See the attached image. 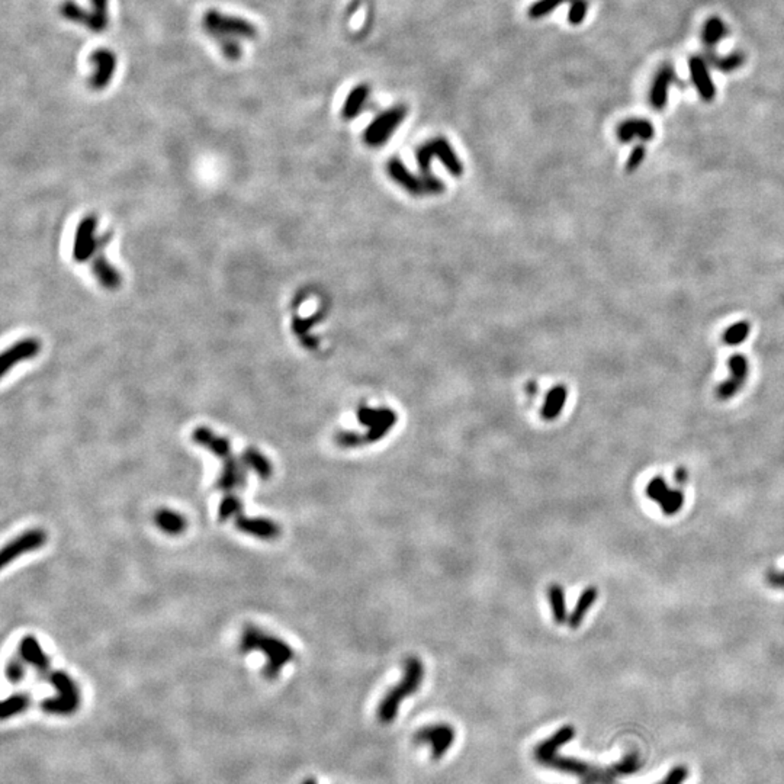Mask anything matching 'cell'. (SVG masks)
Returning <instances> with one entry per match:
<instances>
[{"label":"cell","mask_w":784,"mask_h":784,"mask_svg":"<svg viewBox=\"0 0 784 784\" xmlns=\"http://www.w3.org/2000/svg\"><path fill=\"white\" fill-rule=\"evenodd\" d=\"M155 525L168 536H179L186 530V519L176 510L172 509H159L155 513Z\"/></svg>","instance_id":"7402d4cb"},{"label":"cell","mask_w":784,"mask_h":784,"mask_svg":"<svg viewBox=\"0 0 784 784\" xmlns=\"http://www.w3.org/2000/svg\"><path fill=\"white\" fill-rule=\"evenodd\" d=\"M367 96H369V87L366 85H359L355 89H351L343 105V111H342L343 118L345 119L356 118V115L363 107Z\"/></svg>","instance_id":"4316f807"},{"label":"cell","mask_w":784,"mask_h":784,"mask_svg":"<svg viewBox=\"0 0 784 784\" xmlns=\"http://www.w3.org/2000/svg\"><path fill=\"white\" fill-rule=\"evenodd\" d=\"M744 387L745 385H742V383H738V382L732 381L731 378H728L724 382H720L717 385L716 397H717V399H720V401H728V399L736 397L738 392H740Z\"/></svg>","instance_id":"b9f144b4"},{"label":"cell","mask_w":784,"mask_h":784,"mask_svg":"<svg viewBox=\"0 0 784 784\" xmlns=\"http://www.w3.org/2000/svg\"><path fill=\"white\" fill-rule=\"evenodd\" d=\"M301 784H318V783H317V780H315V778H313V777H308V778H305V780H304V781H302Z\"/></svg>","instance_id":"f907efd6"},{"label":"cell","mask_w":784,"mask_h":784,"mask_svg":"<svg viewBox=\"0 0 784 784\" xmlns=\"http://www.w3.org/2000/svg\"><path fill=\"white\" fill-rule=\"evenodd\" d=\"M240 650L241 652L260 651L266 656L268 663L263 668V675L268 680H275L289 661L294 659V650L286 642L254 626L244 627L240 638Z\"/></svg>","instance_id":"7a4b0ae2"},{"label":"cell","mask_w":784,"mask_h":784,"mask_svg":"<svg viewBox=\"0 0 784 784\" xmlns=\"http://www.w3.org/2000/svg\"><path fill=\"white\" fill-rule=\"evenodd\" d=\"M768 582L774 587L784 589V573H770L768 574Z\"/></svg>","instance_id":"c3c4849f"},{"label":"cell","mask_w":784,"mask_h":784,"mask_svg":"<svg viewBox=\"0 0 784 784\" xmlns=\"http://www.w3.org/2000/svg\"><path fill=\"white\" fill-rule=\"evenodd\" d=\"M388 172H390L391 177H392L397 183L401 184V186H403L407 192H410V193H412V195H424V193H427V192H426V188H424L423 179L414 176V175L408 171V168L401 163V160H398V159L390 160V163H388Z\"/></svg>","instance_id":"ffe728a7"},{"label":"cell","mask_w":784,"mask_h":784,"mask_svg":"<svg viewBox=\"0 0 784 784\" xmlns=\"http://www.w3.org/2000/svg\"><path fill=\"white\" fill-rule=\"evenodd\" d=\"M728 367H729V378L738 383L745 385L749 375V362L747 356L741 355V353H735V355H732L728 359Z\"/></svg>","instance_id":"d6a6232c"},{"label":"cell","mask_w":784,"mask_h":784,"mask_svg":"<svg viewBox=\"0 0 784 784\" xmlns=\"http://www.w3.org/2000/svg\"><path fill=\"white\" fill-rule=\"evenodd\" d=\"M424 680V667L423 663L416 658L410 656L404 663V677L395 687H392L388 693L383 696L378 706V719L383 725H391L397 719L399 706L401 703L417 693Z\"/></svg>","instance_id":"3957f363"},{"label":"cell","mask_w":784,"mask_h":784,"mask_svg":"<svg viewBox=\"0 0 784 784\" xmlns=\"http://www.w3.org/2000/svg\"><path fill=\"white\" fill-rule=\"evenodd\" d=\"M29 703H31V697L26 693L12 695L2 703V713H0V717L6 720L12 716H17L28 709Z\"/></svg>","instance_id":"4dcf8cb0"},{"label":"cell","mask_w":784,"mask_h":784,"mask_svg":"<svg viewBox=\"0 0 784 784\" xmlns=\"http://www.w3.org/2000/svg\"><path fill=\"white\" fill-rule=\"evenodd\" d=\"M209 37H212L215 41H217L221 45V50L228 60L237 61V60L241 58L243 50H241L240 42L237 41L236 37H229V35H224V34H211Z\"/></svg>","instance_id":"8d00e7d4"},{"label":"cell","mask_w":784,"mask_h":784,"mask_svg":"<svg viewBox=\"0 0 784 784\" xmlns=\"http://www.w3.org/2000/svg\"><path fill=\"white\" fill-rule=\"evenodd\" d=\"M47 539L49 536L42 529H31L26 530L25 533H21L18 537H15L12 542H9L3 548L2 555H0L2 568L8 566L10 562L18 559L21 555H25V553L41 549L45 545V542H47Z\"/></svg>","instance_id":"9c48e42d"},{"label":"cell","mask_w":784,"mask_h":784,"mask_svg":"<svg viewBox=\"0 0 784 784\" xmlns=\"http://www.w3.org/2000/svg\"><path fill=\"white\" fill-rule=\"evenodd\" d=\"M245 481H247V468L244 467L241 459L229 456L224 460V467L215 487L228 494L243 488L245 485Z\"/></svg>","instance_id":"5bb4252c"},{"label":"cell","mask_w":784,"mask_h":784,"mask_svg":"<svg viewBox=\"0 0 784 784\" xmlns=\"http://www.w3.org/2000/svg\"><path fill=\"white\" fill-rule=\"evenodd\" d=\"M90 61L92 64H95L96 67V71L92 74V78L89 80L90 87L95 90H102L107 87V85L111 83L114 78L116 69L115 54L110 50H96L90 55Z\"/></svg>","instance_id":"4fadbf2b"},{"label":"cell","mask_w":784,"mask_h":784,"mask_svg":"<svg viewBox=\"0 0 784 784\" xmlns=\"http://www.w3.org/2000/svg\"><path fill=\"white\" fill-rule=\"evenodd\" d=\"M688 69H690L691 82H693L699 96L704 102H712L716 96V86L712 80V76L709 67H707L706 60L699 55H693L688 60Z\"/></svg>","instance_id":"9a60e30c"},{"label":"cell","mask_w":784,"mask_h":784,"mask_svg":"<svg viewBox=\"0 0 784 784\" xmlns=\"http://www.w3.org/2000/svg\"><path fill=\"white\" fill-rule=\"evenodd\" d=\"M675 80V71L670 64L661 67L650 90V103L656 111H663L668 101V90Z\"/></svg>","instance_id":"d6986e66"},{"label":"cell","mask_w":784,"mask_h":784,"mask_svg":"<svg viewBox=\"0 0 784 784\" xmlns=\"http://www.w3.org/2000/svg\"><path fill=\"white\" fill-rule=\"evenodd\" d=\"M655 135V128L652 122L643 118H630L623 121L618 127V138L620 143L627 144L634 140L651 141Z\"/></svg>","instance_id":"ac0fdd59"},{"label":"cell","mask_w":784,"mask_h":784,"mask_svg":"<svg viewBox=\"0 0 784 784\" xmlns=\"http://www.w3.org/2000/svg\"><path fill=\"white\" fill-rule=\"evenodd\" d=\"M60 13H61V17L66 18L70 22L85 25V26L90 28L92 13L85 10L83 8H80L78 3L73 2V0H66V2L61 3Z\"/></svg>","instance_id":"f546056e"},{"label":"cell","mask_w":784,"mask_h":784,"mask_svg":"<svg viewBox=\"0 0 784 784\" xmlns=\"http://www.w3.org/2000/svg\"><path fill=\"white\" fill-rule=\"evenodd\" d=\"M683 504H684V494L681 493V491L670 489V493L667 494V497L663 501H661L659 507L665 516H674L681 510Z\"/></svg>","instance_id":"f35d334b"},{"label":"cell","mask_w":784,"mask_h":784,"mask_svg":"<svg viewBox=\"0 0 784 784\" xmlns=\"http://www.w3.org/2000/svg\"><path fill=\"white\" fill-rule=\"evenodd\" d=\"M707 60L711 61V63L720 71L724 73H731L735 71L740 67L744 66L745 63V57L740 53H732L729 55H724V57H717V55H707Z\"/></svg>","instance_id":"d590c367"},{"label":"cell","mask_w":784,"mask_h":784,"mask_svg":"<svg viewBox=\"0 0 784 784\" xmlns=\"http://www.w3.org/2000/svg\"><path fill=\"white\" fill-rule=\"evenodd\" d=\"M668 493L670 488L667 487L665 481L661 478V476H655V478L651 480L650 484L647 485V496L658 504H661V501L667 497Z\"/></svg>","instance_id":"60d3db41"},{"label":"cell","mask_w":784,"mask_h":784,"mask_svg":"<svg viewBox=\"0 0 784 784\" xmlns=\"http://www.w3.org/2000/svg\"><path fill=\"white\" fill-rule=\"evenodd\" d=\"M675 481H677L680 485L686 484L687 481V471L684 468H679L675 471Z\"/></svg>","instance_id":"681fc988"},{"label":"cell","mask_w":784,"mask_h":784,"mask_svg":"<svg viewBox=\"0 0 784 784\" xmlns=\"http://www.w3.org/2000/svg\"><path fill=\"white\" fill-rule=\"evenodd\" d=\"M204 28L208 35L224 34L245 40H256L259 35V29L250 21L225 15L217 9L207 10L204 15Z\"/></svg>","instance_id":"5b68a950"},{"label":"cell","mask_w":784,"mask_h":784,"mask_svg":"<svg viewBox=\"0 0 784 784\" xmlns=\"http://www.w3.org/2000/svg\"><path fill=\"white\" fill-rule=\"evenodd\" d=\"M566 397H568V390L564 385L552 388L545 398V403L542 407V419L546 421L557 420L565 407Z\"/></svg>","instance_id":"cb8c5ba5"},{"label":"cell","mask_w":784,"mask_h":784,"mask_svg":"<svg viewBox=\"0 0 784 784\" xmlns=\"http://www.w3.org/2000/svg\"><path fill=\"white\" fill-rule=\"evenodd\" d=\"M726 35V26L720 18H711L707 19L703 28V33H702V38L706 47H715L716 44H719L722 40L725 38Z\"/></svg>","instance_id":"f1b7e54d"},{"label":"cell","mask_w":784,"mask_h":784,"mask_svg":"<svg viewBox=\"0 0 784 784\" xmlns=\"http://www.w3.org/2000/svg\"><path fill=\"white\" fill-rule=\"evenodd\" d=\"M40 351H41V343L38 339H35V337H26V339L13 343L8 349H5L2 356H0V375L5 376L12 367L29 359L37 358L40 355Z\"/></svg>","instance_id":"30bf717a"},{"label":"cell","mask_w":784,"mask_h":784,"mask_svg":"<svg viewBox=\"0 0 784 784\" xmlns=\"http://www.w3.org/2000/svg\"><path fill=\"white\" fill-rule=\"evenodd\" d=\"M192 440L195 444L201 446V448L207 449L208 452H211L212 455L220 459L225 460L229 456H233L232 443H229V440L224 436L214 433L208 427L204 426L196 427L192 432Z\"/></svg>","instance_id":"2e32d148"},{"label":"cell","mask_w":784,"mask_h":784,"mask_svg":"<svg viewBox=\"0 0 784 784\" xmlns=\"http://www.w3.org/2000/svg\"><path fill=\"white\" fill-rule=\"evenodd\" d=\"M336 443L342 448H358L366 444V437L355 432H339L336 435Z\"/></svg>","instance_id":"ee69618b"},{"label":"cell","mask_w":784,"mask_h":784,"mask_svg":"<svg viewBox=\"0 0 784 784\" xmlns=\"http://www.w3.org/2000/svg\"><path fill=\"white\" fill-rule=\"evenodd\" d=\"M397 421L398 416L395 411H392L391 408H382L381 417L375 421L374 426L369 427L367 433L365 435L366 443H375L385 437L390 433V430L397 424Z\"/></svg>","instance_id":"484cf974"},{"label":"cell","mask_w":784,"mask_h":784,"mask_svg":"<svg viewBox=\"0 0 784 784\" xmlns=\"http://www.w3.org/2000/svg\"><path fill=\"white\" fill-rule=\"evenodd\" d=\"M428 143L435 153V157H437L443 163V166L448 168L451 175L458 177L464 173L462 163H460L455 150L452 148V146L448 143L446 138H435L433 141Z\"/></svg>","instance_id":"44dd1931"},{"label":"cell","mask_w":784,"mask_h":784,"mask_svg":"<svg viewBox=\"0 0 784 784\" xmlns=\"http://www.w3.org/2000/svg\"><path fill=\"white\" fill-rule=\"evenodd\" d=\"M19 656L25 661V664L28 667H33L40 675H45V677H47L50 674V667H51L50 658L44 652L37 638L29 635L22 638L19 643Z\"/></svg>","instance_id":"e0dca14e"},{"label":"cell","mask_w":784,"mask_h":784,"mask_svg":"<svg viewBox=\"0 0 784 784\" xmlns=\"http://www.w3.org/2000/svg\"><path fill=\"white\" fill-rule=\"evenodd\" d=\"M553 620L558 625L568 622V611L565 604V590L559 584H552L548 590Z\"/></svg>","instance_id":"83f0119b"},{"label":"cell","mask_w":784,"mask_h":784,"mask_svg":"<svg viewBox=\"0 0 784 784\" xmlns=\"http://www.w3.org/2000/svg\"><path fill=\"white\" fill-rule=\"evenodd\" d=\"M241 462L244 467L253 471L261 480H269L273 473L270 460L256 448H247L241 453Z\"/></svg>","instance_id":"603a6c76"},{"label":"cell","mask_w":784,"mask_h":784,"mask_svg":"<svg viewBox=\"0 0 784 784\" xmlns=\"http://www.w3.org/2000/svg\"><path fill=\"white\" fill-rule=\"evenodd\" d=\"M407 114L406 106H395L392 110L376 116L365 131V141L367 146L378 147L385 144L392 132L404 121Z\"/></svg>","instance_id":"52a82bcc"},{"label":"cell","mask_w":784,"mask_h":784,"mask_svg":"<svg viewBox=\"0 0 784 784\" xmlns=\"http://www.w3.org/2000/svg\"><path fill=\"white\" fill-rule=\"evenodd\" d=\"M597 597H598V590L595 587H587L581 593L574 610L571 611L570 616H568V625H570L571 629L580 627V625L584 622V618H586L587 611L594 606Z\"/></svg>","instance_id":"d4e9b609"},{"label":"cell","mask_w":784,"mask_h":784,"mask_svg":"<svg viewBox=\"0 0 784 784\" xmlns=\"http://www.w3.org/2000/svg\"><path fill=\"white\" fill-rule=\"evenodd\" d=\"M26 667L21 656L10 659L6 665V679L10 683H21L26 677Z\"/></svg>","instance_id":"ab89813d"},{"label":"cell","mask_w":784,"mask_h":784,"mask_svg":"<svg viewBox=\"0 0 784 784\" xmlns=\"http://www.w3.org/2000/svg\"><path fill=\"white\" fill-rule=\"evenodd\" d=\"M234 525L241 533L257 537L260 541H275L281 534L279 525L266 517L238 516L236 517Z\"/></svg>","instance_id":"7c38bea8"},{"label":"cell","mask_w":784,"mask_h":784,"mask_svg":"<svg viewBox=\"0 0 784 784\" xmlns=\"http://www.w3.org/2000/svg\"><path fill=\"white\" fill-rule=\"evenodd\" d=\"M645 156H647V148H645V146L643 144L636 146L626 160V172L632 173V172L638 171V168L641 167V164L645 160Z\"/></svg>","instance_id":"f6af8a7d"},{"label":"cell","mask_w":784,"mask_h":784,"mask_svg":"<svg viewBox=\"0 0 784 784\" xmlns=\"http://www.w3.org/2000/svg\"><path fill=\"white\" fill-rule=\"evenodd\" d=\"M382 414V408H371V407H360L358 410V420L362 426L365 427H371L375 424V421L381 417Z\"/></svg>","instance_id":"bcb514c9"},{"label":"cell","mask_w":784,"mask_h":784,"mask_svg":"<svg viewBox=\"0 0 784 784\" xmlns=\"http://www.w3.org/2000/svg\"><path fill=\"white\" fill-rule=\"evenodd\" d=\"M574 0H537L529 8V18L532 19H541L546 15H549L553 9L564 3H573Z\"/></svg>","instance_id":"74e56055"},{"label":"cell","mask_w":784,"mask_h":784,"mask_svg":"<svg viewBox=\"0 0 784 784\" xmlns=\"http://www.w3.org/2000/svg\"><path fill=\"white\" fill-rule=\"evenodd\" d=\"M92 2V22L90 31L103 33L107 28V0H90Z\"/></svg>","instance_id":"e575fe53"},{"label":"cell","mask_w":784,"mask_h":784,"mask_svg":"<svg viewBox=\"0 0 784 784\" xmlns=\"http://www.w3.org/2000/svg\"><path fill=\"white\" fill-rule=\"evenodd\" d=\"M243 510V503L234 493H228L218 505V519L221 521H228L233 517H238Z\"/></svg>","instance_id":"836d02e7"},{"label":"cell","mask_w":784,"mask_h":784,"mask_svg":"<svg viewBox=\"0 0 784 784\" xmlns=\"http://www.w3.org/2000/svg\"><path fill=\"white\" fill-rule=\"evenodd\" d=\"M106 241H107V237H101L98 249H96L95 254L92 256V272H94V275L96 276V279L99 281V284L103 288L110 289V290H115L122 284V276H121L119 270L116 268H114L111 261L106 259V253H105Z\"/></svg>","instance_id":"8fae6325"},{"label":"cell","mask_w":784,"mask_h":784,"mask_svg":"<svg viewBox=\"0 0 784 784\" xmlns=\"http://www.w3.org/2000/svg\"><path fill=\"white\" fill-rule=\"evenodd\" d=\"M456 740L455 729L448 724H435L420 728L412 736L416 745H427L435 761L442 760Z\"/></svg>","instance_id":"8992f818"},{"label":"cell","mask_w":784,"mask_h":784,"mask_svg":"<svg viewBox=\"0 0 784 784\" xmlns=\"http://www.w3.org/2000/svg\"><path fill=\"white\" fill-rule=\"evenodd\" d=\"M47 679L55 688V695L41 703L42 711L55 716L73 715L80 706L79 686L64 671H50Z\"/></svg>","instance_id":"277c9868"},{"label":"cell","mask_w":784,"mask_h":784,"mask_svg":"<svg viewBox=\"0 0 784 784\" xmlns=\"http://www.w3.org/2000/svg\"><path fill=\"white\" fill-rule=\"evenodd\" d=\"M574 738V726L565 725L559 728L548 740L541 741L534 747V761L545 768H549V770L577 777L580 784H619V777L634 774L641 768V760L636 752L627 754L620 763L607 767L594 765L578 758L562 756L559 749L568 742H571Z\"/></svg>","instance_id":"6da1fadb"},{"label":"cell","mask_w":784,"mask_h":784,"mask_svg":"<svg viewBox=\"0 0 784 784\" xmlns=\"http://www.w3.org/2000/svg\"><path fill=\"white\" fill-rule=\"evenodd\" d=\"M587 10H589L587 0H574L570 8V13H568V22L574 26L582 24V21L587 17Z\"/></svg>","instance_id":"7bdbcfd3"},{"label":"cell","mask_w":784,"mask_h":784,"mask_svg":"<svg viewBox=\"0 0 784 784\" xmlns=\"http://www.w3.org/2000/svg\"><path fill=\"white\" fill-rule=\"evenodd\" d=\"M749 333H751L749 321H738L725 330L724 336H722V340H724V343L728 346H740L748 339Z\"/></svg>","instance_id":"1f68e13d"},{"label":"cell","mask_w":784,"mask_h":784,"mask_svg":"<svg viewBox=\"0 0 784 784\" xmlns=\"http://www.w3.org/2000/svg\"><path fill=\"white\" fill-rule=\"evenodd\" d=\"M98 217L96 215H86L76 228L74 245H73V259L78 263H85L95 254L99 240L96 237Z\"/></svg>","instance_id":"ba28073f"},{"label":"cell","mask_w":784,"mask_h":784,"mask_svg":"<svg viewBox=\"0 0 784 784\" xmlns=\"http://www.w3.org/2000/svg\"><path fill=\"white\" fill-rule=\"evenodd\" d=\"M687 776H688L687 767L679 765V767L672 768V770L668 773V776L658 784H683L687 780Z\"/></svg>","instance_id":"7dc6e473"}]
</instances>
